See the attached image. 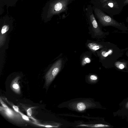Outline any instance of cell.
<instances>
[{
	"label": "cell",
	"instance_id": "obj_1",
	"mask_svg": "<svg viewBox=\"0 0 128 128\" xmlns=\"http://www.w3.org/2000/svg\"><path fill=\"white\" fill-rule=\"evenodd\" d=\"M92 8L95 14L102 25L112 26L123 30L126 29V27L122 24L117 22L112 16L106 14L100 8L95 7Z\"/></svg>",
	"mask_w": 128,
	"mask_h": 128
},
{
	"label": "cell",
	"instance_id": "obj_2",
	"mask_svg": "<svg viewBox=\"0 0 128 128\" xmlns=\"http://www.w3.org/2000/svg\"><path fill=\"white\" fill-rule=\"evenodd\" d=\"M101 4L102 10L112 16L120 14L124 6L120 0H109Z\"/></svg>",
	"mask_w": 128,
	"mask_h": 128
},
{
	"label": "cell",
	"instance_id": "obj_3",
	"mask_svg": "<svg viewBox=\"0 0 128 128\" xmlns=\"http://www.w3.org/2000/svg\"><path fill=\"white\" fill-rule=\"evenodd\" d=\"M0 112L4 116L15 123L22 124L26 122L19 112L14 111L7 106L6 107L0 106Z\"/></svg>",
	"mask_w": 128,
	"mask_h": 128
},
{
	"label": "cell",
	"instance_id": "obj_4",
	"mask_svg": "<svg viewBox=\"0 0 128 128\" xmlns=\"http://www.w3.org/2000/svg\"><path fill=\"white\" fill-rule=\"evenodd\" d=\"M72 0H54L52 2L50 8L51 16L60 14L67 10L68 5Z\"/></svg>",
	"mask_w": 128,
	"mask_h": 128
},
{
	"label": "cell",
	"instance_id": "obj_5",
	"mask_svg": "<svg viewBox=\"0 0 128 128\" xmlns=\"http://www.w3.org/2000/svg\"><path fill=\"white\" fill-rule=\"evenodd\" d=\"M62 60L61 59L57 61L52 66L45 76V84L48 86L60 72L62 66Z\"/></svg>",
	"mask_w": 128,
	"mask_h": 128
},
{
	"label": "cell",
	"instance_id": "obj_6",
	"mask_svg": "<svg viewBox=\"0 0 128 128\" xmlns=\"http://www.w3.org/2000/svg\"><path fill=\"white\" fill-rule=\"evenodd\" d=\"M93 8L90 5L86 10V15L88 20L91 24L92 29L95 34L101 35L102 32L100 30L93 12Z\"/></svg>",
	"mask_w": 128,
	"mask_h": 128
},
{
	"label": "cell",
	"instance_id": "obj_7",
	"mask_svg": "<svg viewBox=\"0 0 128 128\" xmlns=\"http://www.w3.org/2000/svg\"><path fill=\"white\" fill-rule=\"evenodd\" d=\"M20 78L19 76L16 77L12 81L10 85V87L12 90L18 94L20 93V87L18 82Z\"/></svg>",
	"mask_w": 128,
	"mask_h": 128
},
{
	"label": "cell",
	"instance_id": "obj_8",
	"mask_svg": "<svg viewBox=\"0 0 128 128\" xmlns=\"http://www.w3.org/2000/svg\"><path fill=\"white\" fill-rule=\"evenodd\" d=\"M78 126L81 127H84L88 128H98L108 127L110 126L102 124H82L78 125Z\"/></svg>",
	"mask_w": 128,
	"mask_h": 128
},
{
	"label": "cell",
	"instance_id": "obj_9",
	"mask_svg": "<svg viewBox=\"0 0 128 128\" xmlns=\"http://www.w3.org/2000/svg\"><path fill=\"white\" fill-rule=\"evenodd\" d=\"M87 46L92 51H95L102 47V45L94 42L88 43Z\"/></svg>",
	"mask_w": 128,
	"mask_h": 128
},
{
	"label": "cell",
	"instance_id": "obj_10",
	"mask_svg": "<svg viewBox=\"0 0 128 128\" xmlns=\"http://www.w3.org/2000/svg\"><path fill=\"white\" fill-rule=\"evenodd\" d=\"M76 106L77 110L78 111L80 112L84 110L87 108L86 105L84 103L82 102L78 103Z\"/></svg>",
	"mask_w": 128,
	"mask_h": 128
},
{
	"label": "cell",
	"instance_id": "obj_11",
	"mask_svg": "<svg viewBox=\"0 0 128 128\" xmlns=\"http://www.w3.org/2000/svg\"><path fill=\"white\" fill-rule=\"evenodd\" d=\"M115 66L119 69H122L126 66L125 63L120 62H117L114 64Z\"/></svg>",
	"mask_w": 128,
	"mask_h": 128
},
{
	"label": "cell",
	"instance_id": "obj_12",
	"mask_svg": "<svg viewBox=\"0 0 128 128\" xmlns=\"http://www.w3.org/2000/svg\"><path fill=\"white\" fill-rule=\"evenodd\" d=\"M112 52V50H110L108 52L104 51H103L102 53L101 54L103 56L105 57L111 54Z\"/></svg>",
	"mask_w": 128,
	"mask_h": 128
},
{
	"label": "cell",
	"instance_id": "obj_13",
	"mask_svg": "<svg viewBox=\"0 0 128 128\" xmlns=\"http://www.w3.org/2000/svg\"><path fill=\"white\" fill-rule=\"evenodd\" d=\"M8 26L5 25L2 28L1 31V33L2 34H4L6 33L8 30Z\"/></svg>",
	"mask_w": 128,
	"mask_h": 128
},
{
	"label": "cell",
	"instance_id": "obj_14",
	"mask_svg": "<svg viewBox=\"0 0 128 128\" xmlns=\"http://www.w3.org/2000/svg\"><path fill=\"white\" fill-rule=\"evenodd\" d=\"M90 79V81L94 82L95 81L98 79L97 76L94 75H92L89 77Z\"/></svg>",
	"mask_w": 128,
	"mask_h": 128
},
{
	"label": "cell",
	"instance_id": "obj_15",
	"mask_svg": "<svg viewBox=\"0 0 128 128\" xmlns=\"http://www.w3.org/2000/svg\"><path fill=\"white\" fill-rule=\"evenodd\" d=\"M23 118L26 120H29L28 117L26 115L20 112H19Z\"/></svg>",
	"mask_w": 128,
	"mask_h": 128
},
{
	"label": "cell",
	"instance_id": "obj_16",
	"mask_svg": "<svg viewBox=\"0 0 128 128\" xmlns=\"http://www.w3.org/2000/svg\"><path fill=\"white\" fill-rule=\"evenodd\" d=\"M27 113L28 115L29 116H31L32 113V111L31 108H29L27 110Z\"/></svg>",
	"mask_w": 128,
	"mask_h": 128
},
{
	"label": "cell",
	"instance_id": "obj_17",
	"mask_svg": "<svg viewBox=\"0 0 128 128\" xmlns=\"http://www.w3.org/2000/svg\"><path fill=\"white\" fill-rule=\"evenodd\" d=\"M12 107L14 110L18 112H19L20 111L18 107L14 105L12 106Z\"/></svg>",
	"mask_w": 128,
	"mask_h": 128
},
{
	"label": "cell",
	"instance_id": "obj_18",
	"mask_svg": "<svg viewBox=\"0 0 128 128\" xmlns=\"http://www.w3.org/2000/svg\"><path fill=\"white\" fill-rule=\"evenodd\" d=\"M84 62L85 63H89L90 62H91V60L90 59L88 58H84Z\"/></svg>",
	"mask_w": 128,
	"mask_h": 128
},
{
	"label": "cell",
	"instance_id": "obj_19",
	"mask_svg": "<svg viewBox=\"0 0 128 128\" xmlns=\"http://www.w3.org/2000/svg\"><path fill=\"white\" fill-rule=\"evenodd\" d=\"M124 6L128 4V0H124Z\"/></svg>",
	"mask_w": 128,
	"mask_h": 128
},
{
	"label": "cell",
	"instance_id": "obj_20",
	"mask_svg": "<svg viewBox=\"0 0 128 128\" xmlns=\"http://www.w3.org/2000/svg\"><path fill=\"white\" fill-rule=\"evenodd\" d=\"M108 0H100V2L101 4H102Z\"/></svg>",
	"mask_w": 128,
	"mask_h": 128
},
{
	"label": "cell",
	"instance_id": "obj_21",
	"mask_svg": "<svg viewBox=\"0 0 128 128\" xmlns=\"http://www.w3.org/2000/svg\"><path fill=\"white\" fill-rule=\"evenodd\" d=\"M126 20L128 22V17L126 19Z\"/></svg>",
	"mask_w": 128,
	"mask_h": 128
},
{
	"label": "cell",
	"instance_id": "obj_22",
	"mask_svg": "<svg viewBox=\"0 0 128 128\" xmlns=\"http://www.w3.org/2000/svg\"><path fill=\"white\" fill-rule=\"evenodd\" d=\"M122 0V1H123V2H124V0Z\"/></svg>",
	"mask_w": 128,
	"mask_h": 128
},
{
	"label": "cell",
	"instance_id": "obj_23",
	"mask_svg": "<svg viewBox=\"0 0 128 128\" xmlns=\"http://www.w3.org/2000/svg\"></svg>",
	"mask_w": 128,
	"mask_h": 128
}]
</instances>
